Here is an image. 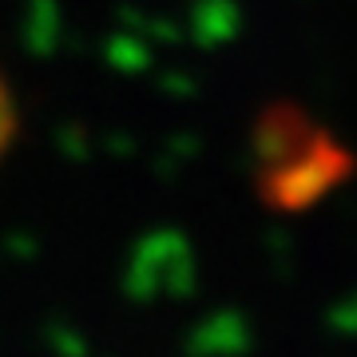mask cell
<instances>
[{
  "label": "cell",
  "mask_w": 357,
  "mask_h": 357,
  "mask_svg": "<svg viewBox=\"0 0 357 357\" xmlns=\"http://www.w3.org/2000/svg\"><path fill=\"white\" fill-rule=\"evenodd\" d=\"M0 128H4V107H0Z\"/></svg>",
  "instance_id": "6da1fadb"
}]
</instances>
